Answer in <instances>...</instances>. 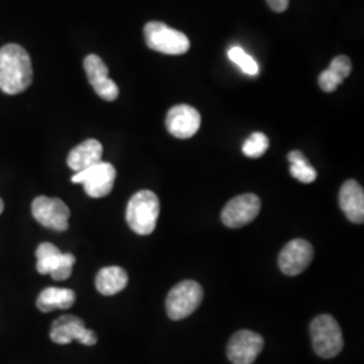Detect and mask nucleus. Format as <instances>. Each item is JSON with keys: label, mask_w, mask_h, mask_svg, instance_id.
I'll return each mask as SVG.
<instances>
[{"label": "nucleus", "mask_w": 364, "mask_h": 364, "mask_svg": "<svg viewBox=\"0 0 364 364\" xmlns=\"http://www.w3.org/2000/svg\"><path fill=\"white\" fill-rule=\"evenodd\" d=\"M33 82V64L25 48L9 43L0 49V90L7 95L26 91Z\"/></svg>", "instance_id": "obj_1"}, {"label": "nucleus", "mask_w": 364, "mask_h": 364, "mask_svg": "<svg viewBox=\"0 0 364 364\" xmlns=\"http://www.w3.org/2000/svg\"><path fill=\"white\" fill-rule=\"evenodd\" d=\"M159 216V198L151 191H141L132 196L126 210V220L138 235H150Z\"/></svg>", "instance_id": "obj_2"}, {"label": "nucleus", "mask_w": 364, "mask_h": 364, "mask_svg": "<svg viewBox=\"0 0 364 364\" xmlns=\"http://www.w3.org/2000/svg\"><path fill=\"white\" fill-rule=\"evenodd\" d=\"M313 351L320 358L332 359L344 347L343 333L338 321L331 314H320L311 323Z\"/></svg>", "instance_id": "obj_3"}, {"label": "nucleus", "mask_w": 364, "mask_h": 364, "mask_svg": "<svg viewBox=\"0 0 364 364\" xmlns=\"http://www.w3.org/2000/svg\"><path fill=\"white\" fill-rule=\"evenodd\" d=\"M146 45L151 49L162 54L169 55H181L189 50L191 42L189 38L176 28L162 23V22H149L144 28Z\"/></svg>", "instance_id": "obj_4"}, {"label": "nucleus", "mask_w": 364, "mask_h": 364, "mask_svg": "<svg viewBox=\"0 0 364 364\" xmlns=\"http://www.w3.org/2000/svg\"><path fill=\"white\" fill-rule=\"evenodd\" d=\"M204 291L195 281H182L173 287L166 299V312L171 320L189 317L200 306Z\"/></svg>", "instance_id": "obj_5"}, {"label": "nucleus", "mask_w": 364, "mask_h": 364, "mask_svg": "<svg viewBox=\"0 0 364 364\" xmlns=\"http://www.w3.org/2000/svg\"><path fill=\"white\" fill-rule=\"evenodd\" d=\"M115 180L117 169L111 164L103 161L88 169L78 171L72 177V182L81 183L85 193L93 198H102L109 195L114 189Z\"/></svg>", "instance_id": "obj_6"}, {"label": "nucleus", "mask_w": 364, "mask_h": 364, "mask_svg": "<svg viewBox=\"0 0 364 364\" xmlns=\"http://www.w3.org/2000/svg\"><path fill=\"white\" fill-rule=\"evenodd\" d=\"M31 213L41 225L63 232L69 228L70 210L60 198L39 196L31 204Z\"/></svg>", "instance_id": "obj_7"}, {"label": "nucleus", "mask_w": 364, "mask_h": 364, "mask_svg": "<svg viewBox=\"0 0 364 364\" xmlns=\"http://www.w3.org/2000/svg\"><path fill=\"white\" fill-rule=\"evenodd\" d=\"M50 338L55 344H70L73 340L84 346H95L97 343L96 333L88 329L84 321L73 314H64L53 321Z\"/></svg>", "instance_id": "obj_8"}, {"label": "nucleus", "mask_w": 364, "mask_h": 364, "mask_svg": "<svg viewBox=\"0 0 364 364\" xmlns=\"http://www.w3.org/2000/svg\"><path fill=\"white\" fill-rule=\"evenodd\" d=\"M260 212L259 197L252 193L236 196L221 212V221L228 228H242L255 220Z\"/></svg>", "instance_id": "obj_9"}, {"label": "nucleus", "mask_w": 364, "mask_h": 364, "mask_svg": "<svg viewBox=\"0 0 364 364\" xmlns=\"http://www.w3.org/2000/svg\"><path fill=\"white\" fill-rule=\"evenodd\" d=\"M312 245L304 239H293L287 243L278 257V264L281 272L290 277L299 275L305 272L312 263Z\"/></svg>", "instance_id": "obj_10"}, {"label": "nucleus", "mask_w": 364, "mask_h": 364, "mask_svg": "<svg viewBox=\"0 0 364 364\" xmlns=\"http://www.w3.org/2000/svg\"><path fill=\"white\" fill-rule=\"evenodd\" d=\"M263 338L248 329L236 332L228 343L227 356L234 364H252L262 350Z\"/></svg>", "instance_id": "obj_11"}, {"label": "nucleus", "mask_w": 364, "mask_h": 364, "mask_svg": "<svg viewBox=\"0 0 364 364\" xmlns=\"http://www.w3.org/2000/svg\"><path fill=\"white\" fill-rule=\"evenodd\" d=\"M165 124L173 136L178 139H189L200 129L201 117L192 105H174L166 115Z\"/></svg>", "instance_id": "obj_12"}, {"label": "nucleus", "mask_w": 364, "mask_h": 364, "mask_svg": "<svg viewBox=\"0 0 364 364\" xmlns=\"http://www.w3.org/2000/svg\"><path fill=\"white\" fill-rule=\"evenodd\" d=\"M340 208L346 218L355 224L364 221V192L362 185L355 180L344 182L338 195Z\"/></svg>", "instance_id": "obj_13"}, {"label": "nucleus", "mask_w": 364, "mask_h": 364, "mask_svg": "<svg viewBox=\"0 0 364 364\" xmlns=\"http://www.w3.org/2000/svg\"><path fill=\"white\" fill-rule=\"evenodd\" d=\"M103 156V146L96 139H87L70 150L68 156V166L73 171H82L99 164Z\"/></svg>", "instance_id": "obj_14"}, {"label": "nucleus", "mask_w": 364, "mask_h": 364, "mask_svg": "<svg viewBox=\"0 0 364 364\" xmlns=\"http://www.w3.org/2000/svg\"><path fill=\"white\" fill-rule=\"evenodd\" d=\"M76 302V293L70 289L46 287L37 299V308L41 312L49 313L57 309L66 311Z\"/></svg>", "instance_id": "obj_15"}, {"label": "nucleus", "mask_w": 364, "mask_h": 364, "mask_svg": "<svg viewBox=\"0 0 364 364\" xmlns=\"http://www.w3.org/2000/svg\"><path fill=\"white\" fill-rule=\"evenodd\" d=\"M96 289L103 296H114L124 290L129 284V275L119 266L102 269L96 275Z\"/></svg>", "instance_id": "obj_16"}, {"label": "nucleus", "mask_w": 364, "mask_h": 364, "mask_svg": "<svg viewBox=\"0 0 364 364\" xmlns=\"http://www.w3.org/2000/svg\"><path fill=\"white\" fill-rule=\"evenodd\" d=\"M287 159L290 162V174L293 178L299 180L302 183H312L316 181L317 171L301 151L299 150L290 151L287 154Z\"/></svg>", "instance_id": "obj_17"}, {"label": "nucleus", "mask_w": 364, "mask_h": 364, "mask_svg": "<svg viewBox=\"0 0 364 364\" xmlns=\"http://www.w3.org/2000/svg\"><path fill=\"white\" fill-rule=\"evenodd\" d=\"M64 252H61L58 247L52 243H42L39 245L36 257H37V272L42 275L52 274L63 259Z\"/></svg>", "instance_id": "obj_18"}, {"label": "nucleus", "mask_w": 364, "mask_h": 364, "mask_svg": "<svg viewBox=\"0 0 364 364\" xmlns=\"http://www.w3.org/2000/svg\"><path fill=\"white\" fill-rule=\"evenodd\" d=\"M84 69H85V73H87V77L88 81L93 87L105 82V80L108 77V68L105 64V61L96 55V54H90L85 57L84 60Z\"/></svg>", "instance_id": "obj_19"}, {"label": "nucleus", "mask_w": 364, "mask_h": 364, "mask_svg": "<svg viewBox=\"0 0 364 364\" xmlns=\"http://www.w3.org/2000/svg\"><path fill=\"white\" fill-rule=\"evenodd\" d=\"M228 58L248 76H257L259 73L258 63L239 46H234L228 50Z\"/></svg>", "instance_id": "obj_20"}, {"label": "nucleus", "mask_w": 364, "mask_h": 364, "mask_svg": "<svg viewBox=\"0 0 364 364\" xmlns=\"http://www.w3.org/2000/svg\"><path fill=\"white\" fill-rule=\"evenodd\" d=\"M269 146V138L263 132H254L243 144L242 151L250 158H259L267 151Z\"/></svg>", "instance_id": "obj_21"}, {"label": "nucleus", "mask_w": 364, "mask_h": 364, "mask_svg": "<svg viewBox=\"0 0 364 364\" xmlns=\"http://www.w3.org/2000/svg\"><path fill=\"white\" fill-rule=\"evenodd\" d=\"M75 263H76V257L73 254H70V252L64 254L58 267L50 274L53 279L54 281H65V279H68L72 275Z\"/></svg>", "instance_id": "obj_22"}, {"label": "nucleus", "mask_w": 364, "mask_h": 364, "mask_svg": "<svg viewBox=\"0 0 364 364\" xmlns=\"http://www.w3.org/2000/svg\"><path fill=\"white\" fill-rule=\"evenodd\" d=\"M332 70L338 77L341 78L343 81L351 75L352 64L351 60L347 55H338L332 60L331 65L328 68Z\"/></svg>", "instance_id": "obj_23"}, {"label": "nucleus", "mask_w": 364, "mask_h": 364, "mask_svg": "<svg viewBox=\"0 0 364 364\" xmlns=\"http://www.w3.org/2000/svg\"><path fill=\"white\" fill-rule=\"evenodd\" d=\"M93 91L97 93V96H100L103 100L107 102H114L117 100L119 96V88H117V82L111 78H107L105 82L93 87Z\"/></svg>", "instance_id": "obj_24"}, {"label": "nucleus", "mask_w": 364, "mask_h": 364, "mask_svg": "<svg viewBox=\"0 0 364 364\" xmlns=\"http://www.w3.org/2000/svg\"><path fill=\"white\" fill-rule=\"evenodd\" d=\"M343 82L341 78L338 77L332 70L326 69L324 70L320 77H318V85L324 92H333L338 90V85Z\"/></svg>", "instance_id": "obj_25"}, {"label": "nucleus", "mask_w": 364, "mask_h": 364, "mask_svg": "<svg viewBox=\"0 0 364 364\" xmlns=\"http://www.w3.org/2000/svg\"><path fill=\"white\" fill-rule=\"evenodd\" d=\"M290 0H267L269 7L275 13H285L289 7Z\"/></svg>", "instance_id": "obj_26"}, {"label": "nucleus", "mask_w": 364, "mask_h": 364, "mask_svg": "<svg viewBox=\"0 0 364 364\" xmlns=\"http://www.w3.org/2000/svg\"><path fill=\"white\" fill-rule=\"evenodd\" d=\"M3 209H4V204H3V200L0 198V215L3 213Z\"/></svg>", "instance_id": "obj_27"}]
</instances>
